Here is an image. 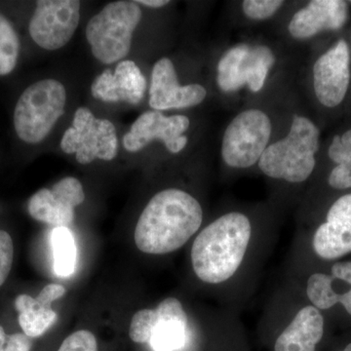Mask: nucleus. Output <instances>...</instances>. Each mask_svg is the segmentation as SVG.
<instances>
[{
	"label": "nucleus",
	"instance_id": "1",
	"mask_svg": "<svg viewBox=\"0 0 351 351\" xmlns=\"http://www.w3.org/2000/svg\"><path fill=\"white\" fill-rule=\"evenodd\" d=\"M202 221V207L196 198L182 189H164L149 200L138 219L136 246L152 255L171 253L189 241Z\"/></svg>",
	"mask_w": 351,
	"mask_h": 351
},
{
	"label": "nucleus",
	"instance_id": "2",
	"mask_svg": "<svg viewBox=\"0 0 351 351\" xmlns=\"http://www.w3.org/2000/svg\"><path fill=\"white\" fill-rule=\"evenodd\" d=\"M252 234L250 219L230 212L215 219L196 237L191 263L203 282L219 284L234 276L243 261Z\"/></svg>",
	"mask_w": 351,
	"mask_h": 351
},
{
	"label": "nucleus",
	"instance_id": "3",
	"mask_svg": "<svg viewBox=\"0 0 351 351\" xmlns=\"http://www.w3.org/2000/svg\"><path fill=\"white\" fill-rule=\"evenodd\" d=\"M320 131L313 120L295 113L287 134L271 141L258 163V169L271 179L291 184L304 182L316 166Z\"/></svg>",
	"mask_w": 351,
	"mask_h": 351
},
{
	"label": "nucleus",
	"instance_id": "4",
	"mask_svg": "<svg viewBox=\"0 0 351 351\" xmlns=\"http://www.w3.org/2000/svg\"><path fill=\"white\" fill-rule=\"evenodd\" d=\"M141 20L142 10L137 2L108 3L87 24L86 38L92 54L105 64L124 59L130 52L134 32Z\"/></svg>",
	"mask_w": 351,
	"mask_h": 351
},
{
	"label": "nucleus",
	"instance_id": "5",
	"mask_svg": "<svg viewBox=\"0 0 351 351\" xmlns=\"http://www.w3.org/2000/svg\"><path fill=\"white\" fill-rule=\"evenodd\" d=\"M66 103V88L58 80H40L27 87L14 110L18 137L27 144L43 142L64 114Z\"/></svg>",
	"mask_w": 351,
	"mask_h": 351
},
{
	"label": "nucleus",
	"instance_id": "6",
	"mask_svg": "<svg viewBox=\"0 0 351 351\" xmlns=\"http://www.w3.org/2000/svg\"><path fill=\"white\" fill-rule=\"evenodd\" d=\"M274 124L262 108H248L235 115L221 137V156L226 166L248 169L257 165L270 143Z\"/></svg>",
	"mask_w": 351,
	"mask_h": 351
},
{
	"label": "nucleus",
	"instance_id": "7",
	"mask_svg": "<svg viewBox=\"0 0 351 351\" xmlns=\"http://www.w3.org/2000/svg\"><path fill=\"white\" fill-rule=\"evenodd\" d=\"M276 62L274 51L265 44H237L219 58L217 86L226 94L235 93L244 87L258 93L265 87Z\"/></svg>",
	"mask_w": 351,
	"mask_h": 351
},
{
	"label": "nucleus",
	"instance_id": "8",
	"mask_svg": "<svg viewBox=\"0 0 351 351\" xmlns=\"http://www.w3.org/2000/svg\"><path fill=\"white\" fill-rule=\"evenodd\" d=\"M61 147L66 154H75L83 165L95 159L112 160L119 151L117 128L110 120L97 119L89 108H77L73 126L64 132Z\"/></svg>",
	"mask_w": 351,
	"mask_h": 351
},
{
	"label": "nucleus",
	"instance_id": "9",
	"mask_svg": "<svg viewBox=\"0 0 351 351\" xmlns=\"http://www.w3.org/2000/svg\"><path fill=\"white\" fill-rule=\"evenodd\" d=\"M80 19V1L39 0L29 25L32 40L46 50H58L73 38Z\"/></svg>",
	"mask_w": 351,
	"mask_h": 351
},
{
	"label": "nucleus",
	"instance_id": "10",
	"mask_svg": "<svg viewBox=\"0 0 351 351\" xmlns=\"http://www.w3.org/2000/svg\"><path fill=\"white\" fill-rule=\"evenodd\" d=\"M189 126L191 120L186 115L166 117L162 112L149 110L132 124L130 131L124 135L122 142L126 151L137 152L154 141H161L168 152L177 154L188 145L189 138L184 133Z\"/></svg>",
	"mask_w": 351,
	"mask_h": 351
},
{
	"label": "nucleus",
	"instance_id": "11",
	"mask_svg": "<svg viewBox=\"0 0 351 351\" xmlns=\"http://www.w3.org/2000/svg\"><path fill=\"white\" fill-rule=\"evenodd\" d=\"M314 94L321 105L336 108L345 100L350 83V51L345 39H339L314 63Z\"/></svg>",
	"mask_w": 351,
	"mask_h": 351
},
{
	"label": "nucleus",
	"instance_id": "12",
	"mask_svg": "<svg viewBox=\"0 0 351 351\" xmlns=\"http://www.w3.org/2000/svg\"><path fill=\"white\" fill-rule=\"evenodd\" d=\"M149 94V106L158 112L196 107L207 98L206 88L199 83L180 84L174 64L166 57L152 68Z\"/></svg>",
	"mask_w": 351,
	"mask_h": 351
},
{
	"label": "nucleus",
	"instance_id": "13",
	"mask_svg": "<svg viewBox=\"0 0 351 351\" xmlns=\"http://www.w3.org/2000/svg\"><path fill=\"white\" fill-rule=\"evenodd\" d=\"M85 200L82 182L76 178L66 177L53 188L43 189L29 200V213L41 223L68 226L75 219V208Z\"/></svg>",
	"mask_w": 351,
	"mask_h": 351
},
{
	"label": "nucleus",
	"instance_id": "14",
	"mask_svg": "<svg viewBox=\"0 0 351 351\" xmlns=\"http://www.w3.org/2000/svg\"><path fill=\"white\" fill-rule=\"evenodd\" d=\"M348 2L343 0H313L295 11L288 24L295 40H307L320 32L339 31L348 21Z\"/></svg>",
	"mask_w": 351,
	"mask_h": 351
},
{
	"label": "nucleus",
	"instance_id": "15",
	"mask_svg": "<svg viewBox=\"0 0 351 351\" xmlns=\"http://www.w3.org/2000/svg\"><path fill=\"white\" fill-rule=\"evenodd\" d=\"M147 80L135 62L123 60L117 64L114 73L106 69L92 84L94 98L103 101H125L138 105L144 98Z\"/></svg>",
	"mask_w": 351,
	"mask_h": 351
},
{
	"label": "nucleus",
	"instance_id": "16",
	"mask_svg": "<svg viewBox=\"0 0 351 351\" xmlns=\"http://www.w3.org/2000/svg\"><path fill=\"white\" fill-rule=\"evenodd\" d=\"M313 248L320 258L335 260L351 252V193L339 197L316 230Z\"/></svg>",
	"mask_w": 351,
	"mask_h": 351
},
{
	"label": "nucleus",
	"instance_id": "17",
	"mask_svg": "<svg viewBox=\"0 0 351 351\" xmlns=\"http://www.w3.org/2000/svg\"><path fill=\"white\" fill-rule=\"evenodd\" d=\"M156 324L149 343L154 351H176L186 345L188 315L181 302L167 298L154 309Z\"/></svg>",
	"mask_w": 351,
	"mask_h": 351
},
{
	"label": "nucleus",
	"instance_id": "18",
	"mask_svg": "<svg viewBox=\"0 0 351 351\" xmlns=\"http://www.w3.org/2000/svg\"><path fill=\"white\" fill-rule=\"evenodd\" d=\"M324 332V319L315 306H306L277 339L274 351H315Z\"/></svg>",
	"mask_w": 351,
	"mask_h": 351
},
{
	"label": "nucleus",
	"instance_id": "19",
	"mask_svg": "<svg viewBox=\"0 0 351 351\" xmlns=\"http://www.w3.org/2000/svg\"><path fill=\"white\" fill-rule=\"evenodd\" d=\"M51 306L52 304L41 301L38 298L18 295L15 306L19 311L20 326L24 334L29 338H38L56 323L57 313Z\"/></svg>",
	"mask_w": 351,
	"mask_h": 351
},
{
	"label": "nucleus",
	"instance_id": "20",
	"mask_svg": "<svg viewBox=\"0 0 351 351\" xmlns=\"http://www.w3.org/2000/svg\"><path fill=\"white\" fill-rule=\"evenodd\" d=\"M328 156L336 167L330 173L328 182L332 189H351V129L332 138Z\"/></svg>",
	"mask_w": 351,
	"mask_h": 351
},
{
	"label": "nucleus",
	"instance_id": "21",
	"mask_svg": "<svg viewBox=\"0 0 351 351\" xmlns=\"http://www.w3.org/2000/svg\"><path fill=\"white\" fill-rule=\"evenodd\" d=\"M334 280V277L327 274H313L307 281V297L318 309L331 308L339 302L351 315V288L343 294L335 292L332 286Z\"/></svg>",
	"mask_w": 351,
	"mask_h": 351
},
{
	"label": "nucleus",
	"instance_id": "22",
	"mask_svg": "<svg viewBox=\"0 0 351 351\" xmlns=\"http://www.w3.org/2000/svg\"><path fill=\"white\" fill-rule=\"evenodd\" d=\"M54 270L58 276L68 277L75 272L77 248L75 237L66 226H58L51 234Z\"/></svg>",
	"mask_w": 351,
	"mask_h": 351
},
{
	"label": "nucleus",
	"instance_id": "23",
	"mask_svg": "<svg viewBox=\"0 0 351 351\" xmlns=\"http://www.w3.org/2000/svg\"><path fill=\"white\" fill-rule=\"evenodd\" d=\"M19 53V36L11 23L0 14V75L12 73Z\"/></svg>",
	"mask_w": 351,
	"mask_h": 351
},
{
	"label": "nucleus",
	"instance_id": "24",
	"mask_svg": "<svg viewBox=\"0 0 351 351\" xmlns=\"http://www.w3.org/2000/svg\"><path fill=\"white\" fill-rule=\"evenodd\" d=\"M156 320L154 309H142L134 314L129 329V336L132 341L137 343H149Z\"/></svg>",
	"mask_w": 351,
	"mask_h": 351
},
{
	"label": "nucleus",
	"instance_id": "25",
	"mask_svg": "<svg viewBox=\"0 0 351 351\" xmlns=\"http://www.w3.org/2000/svg\"><path fill=\"white\" fill-rule=\"evenodd\" d=\"M285 3L281 0H244L241 10L247 19L260 22L271 19Z\"/></svg>",
	"mask_w": 351,
	"mask_h": 351
},
{
	"label": "nucleus",
	"instance_id": "26",
	"mask_svg": "<svg viewBox=\"0 0 351 351\" xmlns=\"http://www.w3.org/2000/svg\"><path fill=\"white\" fill-rule=\"evenodd\" d=\"M58 351H98V343L93 332L80 330L64 339Z\"/></svg>",
	"mask_w": 351,
	"mask_h": 351
},
{
	"label": "nucleus",
	"instance_id": "27",
	"mask_svg": "<svg viewBox=\"0 0 351 351\" xmlns=\"http://www.w3.org/2000/svg\"><path fill=\"white\" fill-rule=\"evenodd\" d=\"M13 258V240L9 233L0 230V287L5 282L10 274Z\"/></svg>",
	"mask_w": 351,
	"mask_h": 351
},
{
	"label": "nucleus",
	"instance_id": "28",
	"mask_svg": "<svg viewBox=\"0 0 351 351\" xmlns=\"http://www.w3.org/2000/svg\"><path fill=\"white\" fill-rule=\"evenodd\" d=\"M32 338L25 334L10 335L7 337L5 348L2 351H31Z\"/></svg>",
	"mask_w": 351,
	"mask_h": 351
},
{
	"label": "nucleus",
	"instance_id": "29",
	"mask_svg": "<svg viewBox=\"0 0 351 351\" xmlns=\"http://www.w3.org/2000/svg\"><path fill=\"white\" fill-rule=\"evenodd\" d=\"M332 276L351 285V263H335L332 267Z\"/></svg>",
	"mask_w": 351,
	"mask_h": 351
},
{
	"label": "nucleus",
	"instance_id": "30",
	"mask_svg": "<svg viewBox=\"0 0 351 351\" xmlns=\"http://www.w3.org/2000/svg\"><path fill=\"white\" fill-rule=\"evenodd\" d=\"M138 4L149 7V8H162V7L168 5L170 3L169 0H138Z\"/></svg>",
	"mask_w": 351,
	"mask_h": 351
},
{
	"label": "nucleus",
	"instance_id": "31",
	"mask_svg": "<svg viewBox=\"0 0 351 351\" xmlns=\"http://www.w3.org/2000/svg\"><path fill=\"white\" fill-rule=\"evenodd\" d=\"M7 337L8 336L5 334L3 328L0 326V351L3 350L4 348H5Z\"/></svg>",
	"mask_w": 351,
	"mask_h": 351
},
{
	"label": "nucleus",
	"instance_id": "32",
	"mask_svg": "<svg viewBox=\"0 0 351 351\" xmlns=\"http://www.w3.org/2000/svg\"><path fill=\"white\" fill-rule=\"evenodd\" d=\"M343 351H351V343H350V345H348V346H346V348H345V350H343Z\"/></svg>",
	"mask_w": 351,
	"mask_h": 351
}]
</instances>
